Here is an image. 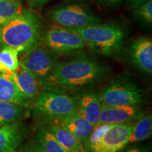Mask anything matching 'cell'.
Listing matches in <instances>:
<instances>
[{"label":"cell","instance_id":"cell-25","mask_svg":"<svg viewBox=\"0 0 152 152\" xmlns=\"http://www.w3.org/2000/svg\"><path fill=\"white\" fill-rule=\"evenodd\" d=\"M126 1L129 7L134 8L139 5L145 3L146 1H149V0H126Z\"/></svg>","mask_w":152,"mask_h":152},{"label":"cell","instance_id":"cell-10","mask_svg":"<svg viewBox=\"0 0 152 152\" xmlns=\"http://www.w3.org/2000/svg\"><path fill=\"white\" fill-rule=\"evenodd\" d=\"M138 111L134 106L102 105L98 124H121L134 118Z\"/></svg>","mask_w":152,"mask_h":152},{"label":"cell","instance_id":"cell-19","mask_svg":"<svg viewBox=\"0 0 152 152\" xmlns=\"http://www.w3.org/2000/svg\"><path fill=\"white\" fill-rule=\"evenodd\" d=\"M152 132V118L151 115H145L137 121L132 125V130L131 132L129 143L140 142L151 136Z\"/></svg>","mask_w":152,"mask_h":152},{"label":"cell","instance_id":"cell-13","mask_svg":"<svg viewBox=\"0 0 152 152\" xmlns=\"http://www.w3.org/2000/svg\"><path fill=\"white\" fill-rule=\"evenodd\" d=\"M11 76L18 90L27 99L37 96L39 90V83L33 73L19 64Z\"/></svg>","mask_w":152,"mask_h":152},{"label":"cell","instance_id":"cell-7","mask_svg":"<svg viewBox=\"0 0 152 152\" xmlns=\"http://www.w3.org/2000/svg\"><path fill=\"white\" fill-rule=\"evenodd\" d=\"M19 64L33 74L35 77H46L54 67V57L52 53L38 44L29 50L23 52Z\"/></svg>","mask_w":152,"mask_h":152},{"label":"cell","instance_id":"cell-12","mask_svg":"<svg viewBox=\"0 0 152 152\" xmlns=\"http://www.w3.org/2000/svg\"><path fill=\"white\" fill-rule=\"evenodd\" d=\"M132 61L142 71L152 72V42L147 37L139 38L131 47Z\"/></svg>","mask_w":152,"mask_h":152},{"label":"cell","instance_id":"cell-9","mask_svg":"<svg viewBox=\"0 0 152 152\" xmlns=\"http://www.w3.org/2000/svg\"><path fill=\"white\" fill-rule=\"evenodd\" d=\"M132 125L126 123L113 124L104 133L94 152H118L129 143Z\"/></svg>","mask_w":152,"mask_h":152},{"label":"cell","instance_id":"cell-30","mask_svg":"<svg viewBox=\"0 0 152 152\" xmlns=\"http://www.w3.org/2000/svg\"><path fill=\"white\" fill-rule=\"evenodd\" d=\"M0 47H1V39H0Z\"/></svg>","mask_w":152,"mask_h":152},{"label":"cell","instance_id":"cell-21","mask_svg":"<svg viewBox=\"0 0 152 152\" xmlns=\"http://www.w3.org/2000/svg\"><path fill=\"white\" fill-rule=\"evenodd\" d=\"M22 113L21 105L0 102V126L14 123L21 116Z\"/></svg>","mask_w":152,"mask_h":152},{"label":"cell","instance_id":"cell-2","mask_svg":"<svg viewBox=\"0 0 152 152\" xmlns=\"http://www.w3.org/2000/svg\"><path fill=\"white\" fill-rule=\"evenodd\" d=\"M102 72L97 62L77 58L55 64L49 75L51 83L64 87H77L95 80Z\"/></svg>","mask_w":152,"mask_h":152},{"label":"cell","instance_id":"cell-15","mask_svg":"<svg viewBox=\"0 0 152 152\" xmlns=\"http://www.w3.org/2000/svg\"><path fill=\"white\" fill-rule=\"evenodd\" d=\"M27 100L15 84L11 74L0 73V102L23 106Z\"/></svg>","mask_w":152,"mask_h":152},{"label":"cell","instance_id":"cell-8","mask_svg":"<svg viewBox=\"0 0 152 152\" xmlns=\"http://www.w3.org/2000/svg\"><path fill=\"white\" fill-rule=\"evenodd\" d=\"M99 98L104 105L135 106L142 101V95L134 85L115 83L105 89Z\"/></svg>","mask_w":152,"mask_h":152},{"label":"cell","instance_id":"cell-28","mask_svg":"<svg viewBox=\"0 0 152 152\" xmlns=\"http://www.w3.org/2000/svg\"><path fill=\"white\" fill-rule=\"evenodd\" d=\"M104 3L110 6H115L121 2L122 0H102Z\"/></svg>","mask_w":152,"mask_h":152},{"label":"cell","instance_id":"cell-1","mask_svg":"<svg viewBox=\"0 0 152 152\" xmlns=\"http://www.w3.org/2000/svg\"><path fill=\"white\" fill-rule=\"evenodd\" d=\"M41 28L39 16L25 11L0 28L1 47L25 52L37 44Z\"/></svg>","mask_w":152,"mask_h":152},{"label":"cell","instance_id":"cell-24","mask_svg":"<svg viewBox=\"0 0 152 152\" xmlns=\"http://www.w3.org/2000/svg\"><path fill=\"white\" fill-rule=\"evenodd\" d=\"M133 16L137 20L143 23L150 25L152 23V0L134 7Z\"/></svg>","mask_w":152,"mask_h":152},{"label":"cell","instance_id":"cell-20","mask_svg":"<svg viewBox=\"0 0 152 152\" xmlns=\"http://www.w3.org/2000/svg\"><path fill=\"white\" fill-rule=\"evenodd\" d=\"M19 52L16 49L4 47L0 51V73L11 74L19 66Z\"/></svg>","mask_w":152,"mask_h":152},{"label":"cell","instance_id":"cell-14","mask_svg":"<svg viewBox=\"0 0 152 152\" xmlns=\"http://www.w3.org/2000/svg\"><path fill=\"white\" fill-rule=\"evenodd\" d=\"M102 105L96 95L85 94L77 102L75 111L95 126L98 125L99 121Z\"/></svg>","mask_w":152,"mask_h":152},{"label":"cell","instance_id":"cell-4","mask_svg":"<svg viewBox=\"0 0 152 152\" xmlns=\"http://www.w3.org/2000/svg\"><path fill=\"white\" fill-rule=\"evenodd\" d=\"M77 102L71 96L59 92H43L38 99L35 111L39 115L51 120H56L76 111Z\"/></svg>","mask_w":152,"mask_h":152},{"label":"cell","instance_id":"cell-3","mask_svg":"<svg viewBox=\"0 0 152 152\" xmlns=\"http://www.w3.org/2000/svg\"><path fill=\"white\" fill-rule=\"evenodd\" d=\"M70 30L78 34L85 45L105 55L118 53L125 37V30L121 26L113 23H97Z\"/></svg>","mask_w":152,"mask_h":152},{"label":"cell","instance_id":"cell-27","mask_svg":"<svg viewBox=\"0 0 152 152\" xmlns=\"http://www.w3.org/2000/svg\"><path fill=\"white\" fill-rule=\"evenodd\" d=\"M118 152H148L147 149H144V148L141 147H132L130 148V149H125L124 151H119Z\"/></svg>","mask_w":152,"mask_h":152},{"label":"cell","instance_id":"cell-16","mask_svg":"<svg viewBox=\"0 0 152 152\" xmlns=\"http://www.w3.org/2000/svg\"><path fill=\"white\" fill-rule=\"evenodd\" d=\"M22 138L21 131L16 125L0 126V152H16Z\"/></svg>","mask_w":152,"mask_h":152},{"label":"cell","instance_id":"cell-22","mask_svg":"<svg viewBox=\"0 0 152 152\" xmlns=\"http://www.w3.org/2000/svg\"><path fill=\"white\" fill-rule=\"evenodd\" d=\"M39 146L45 152H68L54 137L50 130L42 128L38 133Z\"/></svg>","mask_w":152,"mask_h":152},{"label":"cell","instance_id":"cell-23","mask_svg":"<svg viewBox=\"0 0 152 152\" xmlns=\"http://www.w3.org/2000/svg\"><path fill=\"white\" fill-rule=\"evenodd\" d=\"M111 125L109 124H104V123L95 125L84 142L85 152H94L104 133L111 127Z\"/></svg>","mask_w":152,"mask_h":152},{"label":"cell","instance_id":"cell-26","mask_svg":"<svg viewBox=\"0 0 152 152\" xmlns=\"http://www.w3.org/2000/svg\"><path fill=\"white\" fill-rule=\"evenodd\" d=\"M23 152H45L39 145L31 146L25 149Z\"/></svg>","mask_w":152,"mask_h":152},{"label":"cell","instance_id":"cell-5","mask_svg":"<svg viewBox=\"0 0 152 152\" xmlns=\"http://www.w3.org/2000/svg\"><path fill=\"white\" fill-rule=\"evenodd\" d=\"M49 18L55 24L68 29H77L101 23L99 17L87 7L78 4L54 9L49 14Z\"/></svg>","mask_w":152,"mask_h":152},{"label":"cell","instance_id":"cell-6","mask_svg":"<svg viewBox=\"0 0 152 152\" xmlns=\"http://www.w3.org/2000/svg\"><path fill=\"white\" fill-rule=\"evenodd\" d=\"M45 45L57 53H70L84 48L85 42L73 30L54 24L51 26L43 37Z\"/></svg>","mask_w":152,"mask_h":152},{"label":"cell","instance_id":"cell-17","mask_svg":"<svg viewBox=\"0 0 152 152\" xmlns=\"http://www.w3.org/2000/svg\"><path fill=\"white\" fill-rule=\"evenodd\" d=\"M49 130L66 151L68 152H85L83 144L64 127L52 123Z\"/></svg>","mask_w":152,"mask_h":152},{"label":"cell","instance_id":"cell-11","mask_svg":"<svg viewBox=\"0 0 152 152\" xmlns=\"http://www.w3.org/2000/svg\"><path fill=\"white\" fill-rule=\"evenodd\" d=\"M52 123L60 125L71 132L83 144L94 127L90 121L76 111L62 118L53 121Z\"/></svg>","mask_w":152,"mask_h":152},{"label":"cell","instance_id":"cell-29","mask_svg":"<svg viewBox=\"0 0 152 152\" xmlns=\"http://www.w3.org/2000/svg\"><path fill=\"white\" fill-rule=\"evenodd\" d=\"M33 1H44V0H33Z\"/></svg>","mask_w":152,"mask_h":152},{"label":"cell","instance_id":"cell-18","mask_svg":"<svg viewBox=\"0 0 152 152\" xmlns=\"http://www.w3.org/2000/svg\"><path fill=\"white\" fill-rule=\"evenodd\" d=\"M24 11L20 0H0V28Z\"/></svg>","mask_w":152,"mask_h":152}]
</instances>
